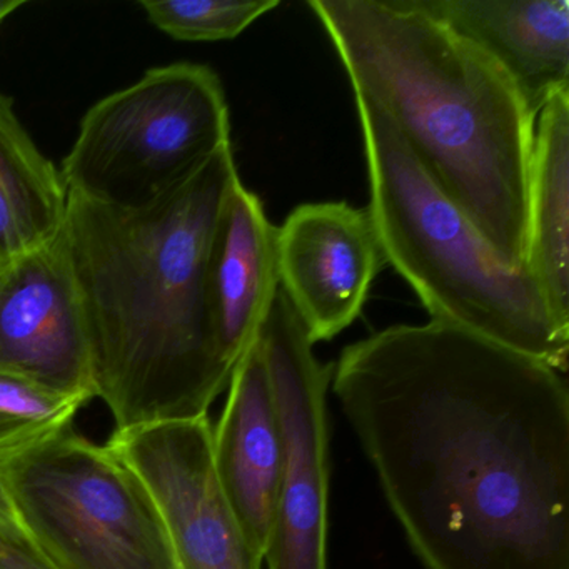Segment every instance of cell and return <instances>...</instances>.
<instances>
[{
	"instance_id": "6da1fadb",
	"label": "cell",
	"mask_w": 569,
	"mask_h": 569,
	"mask_svg": "<svg viewBox=\"0 0 569 569\" xmlns=\"http://www.w3.org/2000/svg\"><path fill=\"white\" fill-rule=\"evenodd\" d=\"M332 391L426 569H569V389L446 322L346 346Z\"/></svg>"
},
{
	"instance_id": "7a4b0ae2",
	"label": "cell",
	"mask_w": 569,
	"mask_h": 569,
	"mask_svg": "<svg viewBox=\"0 0 569 569\" xmlns=\"http://www.w3.org/2000/svg\"><path fill=\"white\" fill-rule=\"evenodd\" d=\"M239 179L232 144L139 204L69 192L64 231L96 398L116 431L206 418L231 381L209 298L212 244Z\"/></svg>"
},
{
	"instance_id": "3957f363",
	"label": "cell",
	"mask_w": 569,
	"mask_h": 569,
	"mask_svg": "<svg viewBox=\"0 0 569 569\" xmlns=\"http://www.w3.org/2000/svg\"><path fill=\"white\" fill-rule=\"evenodd\" d=\"M352 92L381 109L506 268L526 269L536 118L511 79L418 0H309Z\"/></svg>"
},
{
	"instance_id": "277c9868",
	"label": "cell",
	"mask_w": 569,
	"mask_h": 569,
	"mask_svg": "<svg viewBox=\"0 0 569 569\" xmlns=\"http://www.w3.org/2000/svg\"><path fill=\"white\" fill-rule=\"evenodd\" d=\"M355 101L368 209L386 264L415 289L431 321L458 326L566 375L569 329L556 321L528 269L506 268L381 109L362 96Z\"/></svg>"
},
{
	"instance_id": "5b68a950",
	"label": "cell",
	"mask_w": 569,
	"mask_h": 569,
	"mask_svg": "<svg viewBox=\"0 0 569 569\" xmlns=\"http://www.w3.org/2000/svg\"><path fill=\"white\" fill-rule=\"evenodd\" d=\"M29 541L54 569H179L142 479L68 428L0 461Z\"/></svg>"
},
{
	"instance_id": "8992f818",
	"label": "cell",
	"mask_w": 569,
	"mask_h": 569,
	"mask_svg": "<svg viewBox=\"0 0 569 569\" xmlns=\"http://www.w3.org/2000/svg\"><path fill=\"white\" fill-rule=\"evenodd\" d=\"M228 144L221 79L208 66L174 62L96 102L59 171L68 192L139 204Z\"/></svg>"
},
{
	"instance_id": "52a82bcc",
	"label": "cell",
	"mask_w": 569,
	"mask_h": 569,
	"mask_svg": "<svg viewBox=\"0 0 569 569\" xmlns=\"http://www.w3.org/2000/svg\"><path fill=\"white\" fill-rule=\"evenodd\" d=\"M281 419L284 462L264 559L269 569H328V391L335 362L315 355L279 288L258 336Z\"/></svg>"
},
{
	"instance_id": "ba28073f",
	"label": "cell",
	"mask_w": 569,
	"mask_h": 569,
	"mask_svg": "<svg viewBox=\"0 0 569 569\" xmlns=\"http://www.w3.org/2000/svg\"><path fill=\"white\" fill-rule=\"evenodd\" d=\"M106 445L151 492L179 569H261L216 476L208 416L114 431Z\"/></svg>"
},
{
	"instance_id": "9c48e42d",
	"label": "cell",
	"mask_w": 569,
	"mask_h": 569,
	"mask_svg": "<svg viewBox=\"0 0 569 569\" xmlns=\"http://www.w3.org/2000/svg\"><path fill=\"white\" fill-rule=\"evenodd\" d=\"M0 369L96 398L91 352L64 231L0 264Z\"/></svg>"
},
{
	"instance_id": "30bf717a",
	"label": "cell",
	"mask_w": 569,
	"mask_h": 569,
	"mask_svg": "<svg viewBox=\"0 0 569 569\" xmlns=\"http://www.w3.org/2000/svg\"><path fill=\"white\" fill-rule=\"evenodd\" d=\"M385 266L368 208L302 204L278 228L279 288L315 345L331 341L359 318Z\"/></svg>"
},
{
	"instance_id": "8fae6325",
	"label": "cell",
	"mask_w": 569,
	"mask_h": 569,
	"mask_svg": "<svg viewBox=\"0 0 569 569\" xmlns=\"http://www.w3.org/2000/svg\"><path fill=\"white\" fill-rule=\"evenodd\" d=\"M228 388L224 411L212 429V461L246 538L264 556L278 508L284 442L258 339L239 359Z\"/></svg>"
},
{
	"instance_id": "7c38bea8",
	"label": "cell",
	"mask_w": 569,
	"mask_h": 569,
	"mask_svg": "<svg viewBox=\"0 0 569 569\" xmlns=\"http://www.w3.org/2000/svg\"><path fill=\"white\" fill-rule=\"evenodd\" d=\"M491 58L535 118L569 89V0H418Z\"/></svg>"
},
{
	"instance_id": "4fadbf2b",
	"label": "cell",
	"mask_w": 569,
	"mask_h": 569,
	"mask_svg": "<svg viewBox=\"0 0 569 569\" xmlns=\"http://www.w3.org/2000/svg\"><path fill=\"white\" fill-rule=\"evenodd\" d=\"M278 291V228L239 181L219 219L209 266L212 322L229 371L254 345Z\"/></svg>"
},
{
	"instance_id": "5bb4252c",
	"label": "cell",
	"mask_w": 569,
	"mask_h": 569,
	"mask_svg": "<svg viewBox=\"0 0 569 569\" xmlns=\"http://www.w3.org/2000/svg\"><path fill=\"white\" fill-rule=\"evenodd\" d=\"M526 269L569 329V89L536 118L528 178Z\"/></svg>"
},
{
	"instance_id": "9a60e30c",
	"label": "cell",
	"mask_w": 569,
	"mask_h": 569,
	"mask_svg": "<svg viewBox=\"0 0 569 569\" xmlns=\"http://www.w3.org/2000/svg\"><path fill=\"white\" fill-rule=\"evenodd\" d=\"M68 198L61 171L26 131L12 99L0 92V264L56 238Z\"/></svg>"
},
{
	"instance_id": "2e32d148",
	"label": "cell",
	"mask_w": 569,
	"mask_h": 569,
	"mask_svg": "<svg viewBox=\"0 0 569 569\" xmlns=\"http://www.w3.org/2000/svg\"><path fill=\"white\" fill-rule=\"evenodd\" d=\"M89 401L0 369V461L71 428Z\"/></svg>"
},
{
	"instance_id": "e0dca14e",
	"label": "cell",
	"mask_w": 569,
	"mask_h": 569,
	"mask_svg": "<svg viewBox=\"0 0 569 569\" xmlns=\"http://www.w3.org/2000/svg\"><path fill=\"white\" fill-rule=\"evenodd\" d=\"M152 26L186 42H218L238 38L279 0H141Z\"/></svg>"
},
{
	"instance_id": "ac0fdd59",
	"label": "cell",
	"mask_w": 569,
	"mask_h": 569,
	"mask_svg": "<svg viewBox=\"0 0 569 569\" xmlns=\"http://www.w3.org/2000/svg\"><path fill=\"white\" fill-rule=\"evenodd\" d=\"M0 569H54L28 538L0 532Z\"/></svg>"
},
{
	"instance_id": "d6986e66",
	"label": "cell",
	"mask_w": 569,
	"mask_h": 569,
	"mask_svg": "<svg viewBox=\"0 0 569 569\" xmlns=\"http://www.w3.org/2000/svg\"><path fill=\"white\" fill-rule=\"evenodd\" d=\"M0 532L16 536V538H28L21 518H19L18 509H16L14 501H12L2 478H0Z\"/></svg>"
},
{
	"instance_id": "ffe728a7",
	"label": "cell",
	"mask_w": 569,
	"mask_h": 569,
	"mask_svg": "<svg viewBox=\"0 0 569 569\" xmlns=\"http://www.w3.org/2000/svg\"><path fill=\"white\" fill-rule=\"evenodd\" d=\"M26 0H0V26L6 19L11 18L16 11L24 8Z\"/></svg>"
}]
</instances>
